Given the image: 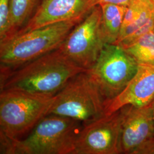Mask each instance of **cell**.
I'll use <instances>...</instances> for the list:
<instances>
[{
  "mask_svg": "<svg viewBox=\"0 0 154 154\" xmlns=\"http://www.w3.org/2000/svg\"><path fill=\"white\" fill-rule=\"evenodd\" d=\"M86 71L58 48L15 69H1V91L55 96L73 77Z\"/></svg>",
  "mask_w": 154,
  "mask_h": 154,
  "instance_id": "1",
  "label": "cell"
},
{
  "mask_svg": "<svg viewBox=\"0 0 154 154\" xmlns=\"http://www.w3.org/2000/svg\"><path fill=\"white\" fill-rule=\"evenodd\" d=\"M83 123L66 116L49 114L21 139L0 135L2 154H72Z\"/></svg>",
  "mask_w": 154,
  "mask_h": 154,
  "instance_id": "2",
  "label": "cell"
},
{
  "mask_svg": "<svg viewBox=\"0 0 154 154\" xmlns=\"http://www.w3.org/2000/svg\"><path fill=\"white\" fill-rule=\"evenodd\" d=\"M82 18L58 22L0 41L1 69H13L60 48Z\"/></svg>",
  "mask_w": 154,
  "mask_h": 154,
  "instance_id": "3",
  "label": "cell"
},
{
  "mask_svg": "<svg viewBox=\"0 0 154 154\" xmlns=\"http://www.w3.org/2000/svg\"><path fill=\"white\" fill-rule=\"evenodd\" d=\"M55 96L4 90L0 93V135L21 139L48 115Z\"/></svg>",
  "mask_w": 154,
  "mask_h": 154,
  "instance_id": "4",
  "label": "cell"
},
{
  "mask_svg": "<svg viewBox=\"0 0 154 154\" xmlns=\"http://www.w3.org/2000/svg\"><path fill=\"white\" fill-rule=\"evenodd\" d=\"M107 103L88 70L73 77L55 95L49 114L66 116L83 125L106 114Z\"/></svg>",
  "mask_w": 154,
  "mask_h": 154,
  "instance_id": "5",
  "label": "cell"
},
{
  "mask_svg": "<svg viewBox=\"0 0 154 154\" xmlns=\"http://www.w3.org/2000/svg\"><path fill=\"white\" fill-rule=\"evenodd\" d=\"M138 67L137 61L121 46H104L96 62L88 72L105 99L107 109L126 88Z\"/></svg>",
  "mask_w": 154,
  "mask_h": 154,
  "instance_id": "6",
  "label": "cell"
},
{
  "mask_svg": "<svg viewBox=\"0 0 154 154\" xmlns=\"http://www.w3.org/2000/svg\"><path fill=\"white\" fill-rule=\"evenodd\" d=\"M101 20L102 9L98 5L74 28L60 47L70 60L86 70L93 66L106 45Z\"/></svg>",
  "mask_w": 154,
  "mask_h": 154,
  "instance_id": "7",
  "label": "cell"
},
{
  "mask_svg": "<svg viewBox=\"0 0 154 154\" xmlns=\"http://www.w3.org/2000/svg\"><path fill=\"white\" fill-rule=\"evenodd\" d=\"M121 109L83 125L72 154H121Z\"/></svg>",
  "mask_w": 154,
  "mask_h": 154,
  "instance_id": "8",
  "label": "cell"
},
{
  "mask_svg": "<svg viewBox=\"0 0 154 154\" xmlns=\"http://www.w3.org/2000/svg\"><path fill=\"white\" fill-rule=\"evenodd\" d=\"M121 154H135L143 143L154 138V119L151 102L122 107Z\"/></svg>",
  "mask_w": 154,
  "mask_h": 154,
  "instance_id": "9",
  "label": "cell"
},
{
  "mask_svg": "<svg viewBox=\"0 0 154 154\" xmlns=\"http://www.w3.org/2000/svg\"><path fill=\"white\" fill-rule=\"evenodd\" d=\"M99 4V0H43L31 20L16 34L55 23L85 18Z\"/></svg>",
  "mask_w": 154,
  "mask_h": 154,
  "instance_id": "10",
  "label": "cell"
},
{
  "mask_svg": "<svg viewBox=\"0 0 154 154\" xmlns=\"http://www.w3.org/2000/svg\"><path fill=\"white\" fill-rule=\"evenodd\" d=\"M154 26V0H131L127 6L116 44L125 47L149 32Z\"/></svg>",
  "mask_w": 154,
  "mask_h": 154,
  "instance_id": "11",
  "label": "cell"
},
{
  "mask_svg": "<svg viewBox=\"0 0 154 154\" xmlns=\"http://www.w3.org/2000/svg\"><path fill=\"white\" fill-rule=\"evenodd\" d=\"M154 97V63L138 64V70L126 88L109 105L106 114L126 105L143 106Z\"/></svg>",
  "mask_w": 154,
  "mask_h": 154,
  "instance_id": "12",
  "label": "cell"
},
{
  "mask_svg": "<svg viewBox=\"0 0 154 154\" xmlns=\"http://www.w3.org/2000/svg\"><path fill=\"white\" fill-rule=\"evenodd\" d=\"M99 5L102 9L101 29L105 44H116L119 37L127 6L109 3Z\"/></svg>",
  "mask_w": 154,
  "mask_h": 154,
  "instance_id": "13",
  "label": "cell"
},
{
  "mask_svg": "<svg viewBox=\"0 0 154 154\" xmlns=\"http://www.w3.org/2000/svg\"><path fill=\"white\" fill-rule=\"evenodd\" d=\"M42 1L11 0L10 31L5 39L14 35L25 26L38 9Z\"/></svg>",
  "mask_w": 154,
  "mask_h": 154,
  "instance_id": "14",
  "label": "cell"
},
{
  "mask_svg": "<svg viewBox=\"0 0 154 154\" xmlns=\"http://www.w3.org/2000/svg\"><path fill=\"white\" fill-rule=\"evenodd\" d=\"M123 48L137 61L138 64L154 63L153 31L144 34L131 44Z\"/></svg>",
  "mask_w": 154,
  "mask_h": 154,
  "instance_id": "15",
  "label": "cell"
},
{
  "mask_svg": "<svg viewBox=\"0 0 154 154\" xmlns=\"http://www.w3.org/2000/svg\"><path fill=\"white\" fill-rule=\"evenodd\" d=\"M11 0H0V41L8 36L10 31Z\"/></svg>",
  "mask_w": 154,
  "mask_h": 154,
  "instance_id": "16",
  "label": "cell"
},
{
  "mask_svg": "<svg viewBox=\"0 0 154 154\" xmlns=\"http://www.w3.org/2000/svg\"><path fill=\"white\" fill-rule=\"evenodd\" d=\"M135 154H154V138L143 143L137 149Z\"/></svg>",
  "mask_w": 154,
  "mask_h": 154,
  "instance_id": "17",
  "label": "cell"
},
{
  "mask_svg": "<svg viewBox=\"0 0 154 154\" xmlns=\"http://www.w3.org/2000/svg\"><path fill=\"white\" fill-rule=\"evenodd\" d=\"M131 1V0H99V5L105 3H109L127 6Z\"/></svg>",
  "mask_w": 154,
  "mask_h": 154,
  "instance_id": "18",
  "label": "cell"
},
{
  "mask_svg": "<svg viewBox=\"0 0 154 154\" xmlns=\"http://www.w3.org/2000/svg\"><path fill=\"white\" fill-rule=\"evenodd\" d=\"M151 104L152 109V112H153V116H154V97L152 100L151 101Z\"/></svg>",
  "mask_w": 154,
  "mask_h": 154,
  "instance_id": "19",
  "label": "cell"
},
{
  "mask_svg": "<svg viewBox=\"0 0 154 154\" xmlns=\"http://www.w3.org/2000/svg\"><path fill=\"white\" fill-rule=\"evenodd\" d=\"M153 32L154 33V29H153Z\"/></svg>",
  "mask_w": 154,
  "mask_h": 154,
  "instance_id": "20",
  "label": "cell"
},
{
  "mask_svg": "<svg viewBox=\"0 0 154 154\" xmlns=\"http://www.w3.org/2000/svg\"></svg>",
  "mask_w": 154,
  "mask_h": 154,
  "instance_id": "21",
  "label": "cell"
}]
</instances>
